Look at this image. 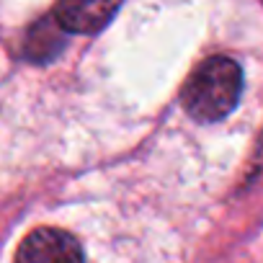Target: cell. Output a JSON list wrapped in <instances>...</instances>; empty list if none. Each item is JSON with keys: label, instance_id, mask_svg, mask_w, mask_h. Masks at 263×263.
Wrapping results in <instances>:
<instances>
[{"label": "cell", "instance_id": "1", "mask_svg": "<svg viewBox=\"0 0 263 263\" xmlns=\"http://www.w3.org/2000/svg\"><path fill=\"white\" fill-rule=\"evenodd\" d=\"M242 93V70L230 57L201 62L183 90V106L196 121H219L235 111Z\"/></svg>", "mask_w": 263, "mask_h": 263}, {"label": "cell", "instance_id": "2", "mask_svg": "<svg viewBox=\"0 0 263 263\" xmlns=\"http://www.w3.org/2000/svg\"><path fill=\"white\" fill-rule=\"evenodd\" d=\"M16 263H83V250L70 232L39 227L24 237Z\"/></svg>", "mask_w": 263, "mask_h": 263}, {"label": "cell", "instance_id": "3", "mask_svg": "<svg viewBox=\"0 0 263 263\" xmlns=\"http://www.w3.org/2000/svg\"><path fill=\"white\" fill-rule=\"evenodd\" d=\"M119 6L121 0H60L52 16L67 34H96L114 18Z\"/></svg>", "mask_w": 263, "mask_h": 263}, {"label": "cell", "instance_id": "4", "mask_svg": "<svg viewBox=\"0 0 263 263\" xmlns=\"http://www.w3.org/2000/svg\"><path fill=\"white\" fill-rule=\"evenodd\" d=\"M65 29L57 24L54 16H47L42 21H36L29 34H26V57L34 62H47L52 57H57L65 47Z\"/></svg>", "mask_w": 263, "mask_h": 263}]
</instances>
